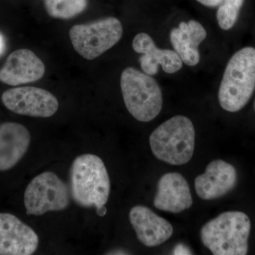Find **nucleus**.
Masks as SVG:
<instances>
[{
  "label": "nucleus",
  "instance_id": "14",
  "mask_svg": "<svg viewBox=\"0 0 255 255\" xmlns=\"http://www.w3.org/2000/svg\"><path fill=\"white\" fill-rule=\"evenodd\" d=\"M153 201L156 209L167 212L178 214L189 209L193 199L185 178L177 172L164 174L157 183Z\"/></svg>",
  "mask_w": 255,
  "mask_h": 255
},
{
  "label": "nucleus",
  "instance_id": "10",
  "mask_svg": "<svg viewBox=\"0 0 255 255\" xmlns=\"http://www.w3.org/2000/svg\"><path fill=\"white\" fill-rule=\"evenodd\" d=\"M46 72L43 61L31 50L22 48L11 53L0 69V82L19 86L41 80Z\"/></svg>",
  "mask_w": 255,
  "mask_h": 255
},
{
  "label": "nucleus",
  "instance_id": "4",
  "mask_svg": "<svg viewBox=\"0 0 255 255\" xmlns=\"http://www.w3.org/2000/svg\"><path fill=\"white\" fill-rule=\"evenodd\" d=\"M149 140L152 153L159 160L182 165L192 158L195 129L187 117L175 116L155 128Z\"/></svg>",
  "mask_w": 255,
  "mask_h": 255
},
{
  "label": "nucleus",
  "instance_id": "13",
  "mask_svg": "<svg viewBox=\"0 0 255 255\" xmlns=\"http://www.w3.org/2000/svg\"><path fill=\"white\" fill-rule=\"evenodd\" d=\"M129 220L137 239L149 248L160 246L168 241L173 233L170 223L146 206L132 207L129 213Z\"/></svg>",
  "mask_w": 255,
  "mask_h": 255
},
{
  "label": "nucleus",
  "instance_id": "20",
  "mask_svg": "<svg viewBox=\"0 0 255 255\" xmlns=\"http://www.w3.org/2000/svg\"><path fill=\"white\" fill-rule=\"evenodd\" d=\"M196 1L206 7L216 8L223 2V0H196Z\"/></svg>",
  "mask_w": 255,
  "mask_h": 255
},
{
  "label": "nucleus",
  "instance_id": "21",
  "mask_svg": "<svg viewBox=\"0 0 255 255\" xmlns=\"http://www.w3.org/2000/svg\"><path fill=\"white\" fill-rule=\"evenodd\" d=\"M6 50V37L3 34L2 32L0 31V57L4 54Z\"/></svg>",
  "mask_w": 255,
  "mask_h": 255
},
{
  "label": "nucleus",
  "instance_id": "9",
  "mask_svg": "<svg viewBox=\"0 0 255 255\" xmlns=\"http://www.w3.org/2000/svg\"><path fill=\"white\" fill-rule=\"evenodd\" d=\"M39 243L38 235L14 215L0 213V255H31Z\"/></svg>",
  "mask_w": 255,
  "mask_h": 255
},
{
  "label": "nucleus",
  "instance_id": "19",
  "mask_svg": "<svg viewBox=\"0 0 255 255\" xmlns=\"http://www.w3.org/2000/svg\"><path fill=\"white\" fill-rule=\"evenodd\" d=\"M172 254L176 255H192V253L187 246L182 243H179L174 248Z\"/></svg>",
  "mask_w": 255,
  "mask_h": 255
},
{
  "label": "nucleus",
  "instance_id": "8",
  "mask_svg": "<svg viewBox=\"0 0 255 255\" xmlns=\"http://www.w3.org/2000/svg\"><path fill=\"white\" fill-rule=\"evenodd\" d=\"M1 102L15 114L48 118L56 113L59 103L53 94L36 87H18L3 92Z\"/></svg>",
  "mask_w": 255,
  "mask_h": 255
},
{
  "label": "nucleus",
  "instance_id": "22",
  "mask_svg": "<svg viewBox=\"0 0 255 255\" xmlns=\"http://www.w3.org/2000/svg\"><path fill=\"white\" fill-rule=\"evenodd\" d=\"M107 208L105 207V206H104L103 207L101 208V209L96 210V213L98 216H101V217H103L105 216L106 214H107Z\"/></svg>",
  "mask_w": 255,
  "mask_h": 255
},
{
  "label": "nucleus",
  "instance_id": "23",
  "mask_svg": "<svg viewBox=\"0 0 255 255\" xmlns=\"http://www.w3.org/2000/svg\"><path fill=\"white\" fill-rule=\"evenodd\" d=\"M107 255H129L128 252L124 251V250H115V251H112L109 252L107 253Z\"/></svg>",
  "mask_w": 255,
  "mask_h": 255
},
{
  "label": "nucleus",
  "instance_id": "7",
  "mask_svg": "<svg viewBox=\"0 0 255 255\" xmlns=\"http://www.w3.org/2000/svg\"><path fill=\"white\" fill-rule=\"evenodd\" d=\"M26 214L42 216L49 211H61L70 204V191L55 173L45 172L33 178L23 197Z\"/></svg>",
  "mask_w": 255,
  "mask_h": 255
},
{
  "label": "nucleus",
  "instance_id": "18",
  "mask_svg": "<svg viewBox=\"0 0 255 255\" xmlns=\"http://www.w3.org/2000/svg\"><path fill=\"white\" fill-rule=\"evenodd\" d=\"M245 0H223L218 6V23L221 29L227 31L232 28L237 21Z\"/></svg>",
  "mask_w": 255,
  "mask_h": 255
},
{
  "label": "nucleus",
  "instance_id": "1",
  "mask_svg": "<svg viewBox=\"0 0 255 255\" xmlns=\"http://www.w3.org/2000/svg\"><path fill=\"white\" fill-rule=\"evenodd\" d=\"M70 182L72 197L78 205L97 210L108 201L110 176L98 156L85 154L76 157L70 169Z\"/></svg>",
  "mask_w": 255,
  "mask_h": 255
},
{
  "label": "nucleus",
  "instance_id": "5",
  "mask_svg": "<svg viewBox=\"0 0 255 255\" xmlns=\"http://www.w3.org/2000/svg\"><path fill=\"white\" fill-rule=\"evenodd\" d=\"M121 89L128 111L138 122H150L160 113L162 90L150 75L132 67L125 68L121 75Z\"/></svg>",
  "mask_w": 255,
  "mask_h": 255
},
{
  "label": "nucleus",
  "instance_id": "15",
  "mask_svg": "<svg viewBox=\"0 0 255 255\" xmlns=\"http://www.w3.org/2000/svg\"><path fill=\"white\" fill-rule=\"evenodd\" d=\"M31 135L22 124L6 122L0 125V172L13 168L27 152Z\"/></svg>",
  "mask_w": 255,
  "mask_h": 255
},
{
  "label": "nucleus",
  "instance_id": "16",
  "mask_svg": "<svg viewBox=\"0 0 255 255\" xmlns=\"http://www.w3.org/2000/svg\"><path fill=\"white\" fill-rule=\"evenodd\" d=\"M206 36L205 28L196 20L182 21L179 27L172 28L169 34L174 51L180 57L183 63L190 67L196 66L200 62L199 47Z\"/></svg>",
  "mask_w": 255,
  "mask_h": 255
},
{
  "label": "nucleus",
  "instance_id": "24",
  "mask_svg": "<svg viewBox=\"0 0 255 255\" xmlns=\"http://www.w3.org/2000/svg\"><path fill=\"white\" fill-rule=\"evenodd\" d=\"M254 106H255V105Z\"/></svg>",
  "mask_w": 255,
  "mask_h": 255
},
{
  "label": "nucleus",
  "instance_id": "17",
  "mask_svg": "<svg viewBox=\"0 0 255 255\" xmlns=\"http://www.w3.org/2000/svg\"><path fill=\"white\" fill-rule=\"evenodd\" d=\"M88 0H45V8L51 17L70 19L86 9Z\"/></svg>",
  "mask_w": 255,
  "mask_h": 255
},
{
  "label": "nucleus",
  "instance_id": "11",
  "mask_svg": "<svg viewBox=\"0 0 255 255\" xmlns=\"http://www.w3.org/2000/svg\"><path fill=\"white\" fill-rule=\"evenodd\" d=\"M132 46L136 53L142 54L139 62L142 72L150 76L157 73L159 65L167 74L177 73L182 68V60L174 50L157 48L147 33H137L132 40Z\"/></svg>",
  "mask_w": 255,
  "mask_h": 255
},
{
  "label": "nucleus",
  "instance_id": "12",
  "mask_svg": "<svg viewBox=\"0 0 255 255\" xmlns=\"http://www.w3.org/2000/svg\"><path fill=\"white\" fill-rule=\"evenodd\" d=\"M234 167L222 159L208 164L205 172L196 178L194 185L197 195L204 200H214L227 194L237 183Z\"/></svg>",
  "mask_w": 255,
  "mask_h": 255
},
{
  "label": "nucleus",
  "instance_id": "2",
  "mask_svg": "<svg viewBox=\"0 0 255 255\" xmlns=\"http://www.w3.org/2000/svg\"><path fill=\"white\" fill-rule=\"evenodd\" d=\"M251 222L241 211H227L206 223L201 230L204 246L215 255H246Z\"/></svg>",
  "mask_w": 255,
  "mask_h": 255
},
{
  "label": "nucleus",
  "instance_id": "6",
  "mask_svg": "<svg viewBox=\"0 0 255 255\" xmlns=\"http://www.w3.org/2000/svg\"><path fill=\"white\" fill-rule=\"evenodd\" d=\"M123 26L118 18L107 17L70 28L69 35L74 49L82 58L92 60L119 43Z\"/></svg>",
  "mask_w": 255,
  "mask_h": 255
},
{
  "label": "nucleus",
  "instance_id": "3",
  "mask_svg": "<svg viewBox=\"0 0 255 255\" xmlns=\"http://www.w3.org/2000/svg\"><path fill=\"white\" fill-rule=\"evenodd\" d=\"M255 90V48L246 47L231 57L219 91L220 105L228 112L246 107Z\"/></svg>",
  "mask_w": 255,
  "mask_h": 255
}]
</instances>
